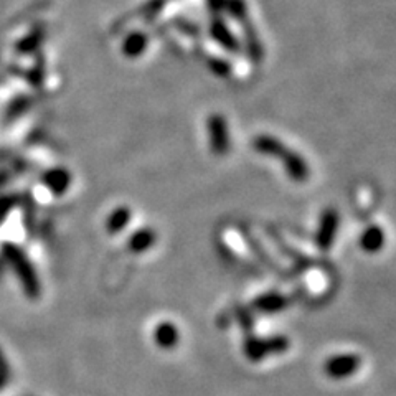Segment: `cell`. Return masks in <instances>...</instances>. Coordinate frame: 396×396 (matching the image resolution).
I'll use <instances>...</instances> for the list:
<instances>
[{"instance_id": "6da1fadb", "label": "cell", "mask_w": 396, "mask_h": 396, "mask_svg": "<svg viewBox=\"0 0 396 396\" xmlns=\"http://www.w3.org/2000/svg\"><path fill=\"white\" fill-rule=\"evenodd\" d=\"M255 149L260 154L276 157L283 162L286 174L289 175L294 182H305L309 179V170L307 162L300 157L298 152L290 151L286 147L279 139H276L273 136H260L255 141Z\"/></svg>"}, {"instance_id": "7a4b0ae2", "label": "cell", "mask_w": 396, "mask_h": 396, "mask_svg": "<svg viewBox=\"0 0 396 396\" xmlns=\"http://www.w3.org/2000/svg\"><path fill=\"white\" fill-rule=\"evenodd\" d=\"M289 347L288 338L279 336V337H271V338H256V337H248L245 340V355L248 360L251 362H260L271 354H281L286 352Z\"/></svg>"}, {"instance_id": "3957f363", "label": "cell", "mask_w": 396, "mask_h": 396, "mask_svg": "<svg viewBox=\"0 0 396 396\" xmlns=\"http://www.w3.org/2000/svg\"><path fill=\"white\" fill-rule=\"evenodd\" d=\"M360 357L355 354H342V355H333L331 359L326 360L324 364V373L328 378L333 380H343L348 378L360 369Z\"/></svg>"}, {"instance_id": "277c9868", "label": "cell", "mask_w": 396, "mask_h": 396, "mask_svg": "<svg viewBox=\"0 0 396 396\" xmlns=\"http://www.w3.org/2000/svg\"><path fill=\"white\" fill-rule=\"evenodd\" d=\"M208 137L210 147L215 154H226L230 149V132H228L226 119L219 114H213L208 117Z\"/></svg>"}, {"instance_id": "5b68a950", "label": "cell", "mask_w": 396, "mask_h": 396, "mask_svg": "<svg viewBox=\"0 0 396 396\" xmlns=\"http://www.w3.org/2000/svg\"><path fill=\"white\" fill-rule=\"evenodd\" d=\"M338 230V213L333 208L326 210V213L322 215L321 225H319L316 243L321 250H328L332 248L333 241H336V235Z\"/></svg>"}, {"instance_id": "8992f818", "label": "cell", "mask_w": 396, "mask_h": 396, "mask_svg": "<svg viewBox=\"0 0 396 396\" xmlns=\"http://www.w3.org/2000/svg\"><path fill=\"white\" fill-rule=\"evenodd\" d=\"M154 340L157 345H159L160 348H164V350L175 348L180 340L179 328L175 327V324H172V322H162L155 327Z\"/></svg>"}, {"instance_id": "52a82bcc", "label": "cell", "mask_w": 396, "mask_h": 396, "mask_svg": "<svg viewBox=\"0 0 396 396\" xmlns=\"http://www.w3.org/2000/svg\"><path fill=\"white\" fill-rule=\"evenodd\" d=\"M288 305H289L288 298H284L283 294H274V293L262 294L255 300V302H253V307H255L256 311L268 312V314L283 311V309L288 307Z\"/></svg>"}, {"instance_id": "ba28073f", "label": "cell", "mask_w": 396, "mask_h": 396, "mask_svg": "<svg viewBox=\"0 0 396 396\" xmlns=\"http://www.w3.org/2000/svg\"><path fill=\"white\" fill-rule=\"evenodd\" d=\"M383 245H385V233L380 226L366 228L364 235H362L360 246L364 248L366 253H378Z\"/></svg>"}, {"instance_id": "9c48e42d", "label": "cell", "mask_w": 396, "mask_h": 396, "mask_svg": "<svg viewBox=\"0 0 396 396\" xmlns=\"http://www.w3.org/2000/svg\"><path fill=\"white\" fill-rule=\"evenodd\" d=\"M155 243V233L151 228H142V230L136 231L134 235L129 238V250L132 253H144L149 250L151 246H154Z\"/></svg>"}, {"instance_id": "30bf717a", "label": "cell", "mask_w": 396, "mask_h": 396, "mask_svg": "<svg viewBox=\"0 0 396 396\" xmlns=\"http://www.w3.org/2000/svg\"><path fill=\"white\" fill-rule=\"evenodd\" d=\"M131 210L127 207H119L114 210V212L109 215L108 218V231L111 233V235H116V233H121L124 228L127 226L129 219H131Z\"/></svg>"}, {"instance_id": "8fae6325", "label": "cell", "mask_w": 396, "mask_h": 396, "mask_svg": "<svg viewBox=\"0 0 396 396\" xmlns=\"http://www.w3.org/2000/svg\"><path fill=\"white\" fill-rule=\"evenodd\" d=\"M146 45H147V38L144 35H141V33H134V35L127 37L126 43H124V53L136 58V56H139L142 51H144Z\"/></svg>"}, {"instance_id": "7c38bea8", "label": "cell", "mask_w": 396, "mask_h": 396, "mask_svg": "<svg viewBox=\"0 0 396 396\" xmlns=\"http://www.w3.org/2000/svg\"><path fill=\"white\" fill-rule=\"evenodd\" d=\"M49 184L51 190H55L56 193H63L70 185V175L65 170H55L50 174Z\"/></svg>"}, {"instance_id": "4fadbf2b", "label": "cell", "mask_w": 396, "mask_h": 396, "mask_svg": "<svg viewBox=\"0 0 396 396\" xmlns=\"http://www.w3.org/2000/svg\"><path fill=\"white\" fill-rule=\"evenodd\" d=\"M215 37H217V40L222 43L223 46H226V49H230V50H235L236 49L235 38L231 37V33L228 32L225 27L219 25V28H217V30H215Z\"/></svg>"}]
</instances>
